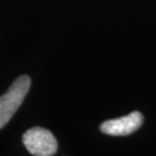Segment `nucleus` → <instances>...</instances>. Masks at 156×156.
Segmentation results:
<instances>
[{
	"label": "nucleus",
	"instance_id": "f03ea898",
	"mask_svg": "<svg viewBox=\"0 0 156 156\" xmlns=\"http://www.w3.org/2000/svg\"><path fill=\"white\" fill-rule=\"evenodd\" d=\"M22 141L27 151L35 156H52L58 149L55 135L43 127H33L23 134Z\"/></svg>",
	"mask_w": 156,
	"mask_h": 156
},
{
	"label": "nucleus",
	"instance_id": "7ed1b4c3",
	"mask_svg": "<svg viewBox=\"0 0 156 156\" xmlns=\"http://www.w3.org/2000/svg\"><path fill=\"white\" fill-rule=\"evenodd\" d=\"M144 123V117L139 111L131 112L127 116L106 120L101 125L100 129L108 135H128L134 133Z\"/></svg>",
	"mask_w": 156,
	"mask_h": 156
},
{
	"label": "nucleus",
	"instance_id": "f257e3e1",
	"mask_svg": "<svg viewBox=\"0 0 156 156\" xmlns=\"http://www.w3.org/2000/svg\"><path fill=\"white\" fill-rule=\"evenodd\" d=\"M31 80L28 75H21L12 83L7 93L0 96V128L11 120L19 106L28 94Z\"/></svg>",
	"mask_w": 156,
	"mask_h": 156
}]
</instances>
